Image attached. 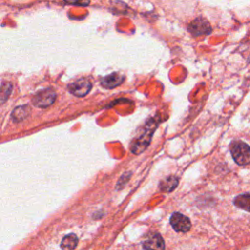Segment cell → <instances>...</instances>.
<instances>
[{
	"mask_svg": "<svg viewBox=\"0 0 250 250\" xmlns=\"http://www.w3.org/2000/svg\"><path fill=\"white\" fill-rule=\"evenodd\" d=\"M229 149L233 160L238 165L250 163V146L247 144L241 141H233L229 146Z\"/></svg>",
	"mask_w": 250,
	"mask_h": 250,
	"instance_id": "cell-1",
	"label": "cell"
},
{
	"mask_svg": "<svg viewBox=\"0 0 250 250\" xmlns=\"http://www.w3.org/2000/svg\"><path fill=\"white\" fill-rule=\"evenodd\" d=\"M56 93L52 89H44L36 93L32 98V104L37 107H48L54 104L56 100Z\"/></svg>",
	"mask_w": 250,
	"mask_h": 250,
	"instance_id": "cell-2",
	"label": "cell"
},
{
	"mask_svg": "<svg viewBox=\"0 0 250 250\" xmlns=\"http://www.w3.org/2000/svg\"><path fill=\"white\" fill-rule=\"evenodd\" d=\"M92 88V83L87 78H80L68 86V90L76 97L86 96Z\"/></svg>",
	"mask_w": 250,
	"mask_h": 250,
	"instance_id": "cell-3",
	"label": "cell"
},
{
	"mask_svg": "<svg viewBox=\"0 0 250 250\" xmlns=\"http://www.w3.org/2000/svg\"><path fill=\"white\" fill-rule=\"evenodd\" d=\"M170 224L178 232H187L191 228L189 219L181 213H174L170 218Z\"/></svg>",
	"mask_w": 250,
	"mask_h": 250,
	"instance_id": "cell-4",
	"label": "cell"
},
{
	"mask_svg": "<svg viewBox=\"0 0 250 250\" xmlns=\"http://www.w3.org/2000/svg\"><path fill=\"white\" fill-rule=\"evenodd\" d=\"M188 31L194 36L204 35L211 32V26L206 20L198 18L189 23Z\"/></svg>",
	"mask_w": 250,
	"mask_h": 250,
	"instance_id": "cell-5",
	"label": "cell"
},
{
	"mask_svg": "<svg viewBox=\"0 0 250 250\" xmlns=\"http://www.w3.org/2000/svg\"><path fill=\"white\" fill-rule=\"evenodd\" d=\"M153 134V130H148L147 132L144 133L141 137L137 138V140H135V142H133L131 149L134 153H141L144 149H146V147L148 146L149 142H150V138L151 135Z\"/></svg>",
	"mask_w": 250,
	"mask_h": 250,
	"instance_id": "cell-6",
	"label": "cell"
},
{
	"mask_svg": "<svg viewBox=\"0 0 250 250\" xmlns=\"http://www.w3.org/2000/svg\"><path fill=\"white\" fill-rule=\"evenodd\" d=\"M143 247L145 250H164V240L160 234L154 233L144 241Z\"/></svg>",
	"mask_w": 250,
	"mask_h": 250,
	"instance_id": "cell-7",
	"label": "cell"
},
{
	"mask_svg": "<svg viewBox=\"0 0 250 250\" xmlns=\"http://www.w3.org/2000/svg\"><path fill=\"white\" fill-rule=\"evenodd\" d=\"M124 81V76L119 73H111L105 77H104L101 81L102 85L105 88L111 89L120 85Z\"/></svg>",
	"mask_w": 250,
	"mask_h": 250,
	"instance_id": "cell-8",
	"label": "cell"
},
{
	"mask_svg": "<svg viewBox=\"0 0 250 250\" xmlns=\"http://www.w3.org/2000/svg\"><path fill=\"white\" fill-rule=\"evenodd\" d=\"M30 113V108L28 105H20L17 106L11 114V117L13 119V121L15 122H20L22 121L23 119H25Z\"/></svg>",
	"mask_w": 250,
	"mask_h": 250,
	"instance_id": "cell-9",
	"label": "cell"
},
{
	"mask_svg": "<svg viewBox=\"0 0 250 250\" xmlns=\"http://www.w3.org/2000/svg\"><path fill=\"white\" fill-rule=\"evenodd\" d=\"M178 178L177 177H174V176H170V177H167L165 178L163 181L160 182L159 184V188L162 190V191H165V192H170L172 191L173 189H175L178 186Z\"/></svg>",
	"mask_w": 250,
	"mask_h": 250,
	"instance_id": "cell-10",
	"label": "cell"
},
{
	"mask_svg": "<svg viewBox=\"0 0 250 250\" xmlns=\"http://www.w3.org/2000/svg\"><path fill=\"white\" fill-rule=\"evenodd\" d=\"M77 242H78V238L75 234L73 233L67 234L62 238L61 242V248L62 250H73L76 247Z\"/></svg>",
	"mask_w": 250,
	"mask_h": 250,
	"instance_id": "cell-11",
	"label": "cell"
},
{
	"mask_svg": "<svg viewBox=\"0 0 250 250\" xmlns=\"http://www.w3.org/2000/svg\"><path fill=\"white\" fill-rule=\"evenodd\" d=\"M235 206L250 212V193H243L236 196L233 200Z\"/></svg>",
	"mask_w": 250,
	"mask_h": 250,
	"instance_id": "cell-12",
	"label": "cell"
},
{
	"mask_svg": "<svg viewBox=\"0 0 250 250\" xmlns=\"http://www.w3.org/2000/svg\"><path fill=\"white\" fill-rule=\"evenodd\" d=\"M12 84L9 82L3 83L0 86V104H3L7 101V99L10 97V94L12 92Z\"/></svg>",
	"mask_w": 250,
	"mask_h": 250,
	"instance_id": "cell-13",
	"label": "cell"
}]
</instances>
